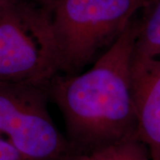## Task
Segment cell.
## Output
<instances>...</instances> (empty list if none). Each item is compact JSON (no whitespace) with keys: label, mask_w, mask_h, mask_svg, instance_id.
Listing matches in <instances>:
<instances>
[{"label":"cell","mask_w":160,"mask_h":160,"mask_svg":"<svg viewBox=\"0 0 160 160\" xmlns=\"http://www.w3.org/2000/svg\"><path fill=\"white\" fill-rule=\"evenodd\" d=\"M136 35L134 19L89 69L57 75L48 86L76 153L137 137L132 79Z\"/></svg>","instance_id":"1"},{"label":"cell","mask_w":160,"mask_h":160,"mask_svg":"<svg viewBox=\"0 0 160 160\" xmlns=\"http://www.w3.org/2000/svg\"><path fill=\"white\" fill-rule=\"evenodd\" d=\"M150 0H39L57 45L61 74L79 73L124 33Z\"/></svg>","instance_id":"2"},{"label":"cell","mask_w":160,"mask_h":160,"mask_svg":"<svg viewBox=\"0 0 160 160\" xmlns=\"http://www.w3.org/2000/svg\"><path fill=\"white\" fill-rule=\"evenodd\" d=\"M61 64L46 10L8 0L0 10V85L48 87Z\"/></svg>","instance_id":"3"},{"label":"cell","mask_w":160,"mask_h":160,"mask_svg":"<svg viewBox=\"0 0 160 160\" xmlns=\"http://www.w3.org/2000/svg\"><path fill=\"white\" fill-rule=\"evenodd\" d=\"M48 87L0 85V134L29 160H66L74 153L47 109Z\"/></svg>","instance_id":"4"},{"label":"cell","mask_w":160,"mask_h":160,"mask_svg":"<svg viewBox=\"0 0 160 160\" xmlns=\"http://www.w3.org/2000/svg\"><path fill=\"white\" fill-rule=\"evenodd\" d=\"M132 99L136 136L152 160H160V58L133 56Z\"/></svg>","instance_id":"5"},{"label":"cell","mask_w":160,"mask_h":160,"mask_svg":"<svg viewBox=\"0 0 160 160\" xmlns=\"http://www.w3.org/2000/svg\"><path fill=\"white\" fill-rule=\"evenodd\" d=\"M134 55L160 58V0H150L137 20Z\"/></svg>","instance_id":"6"},{"label":"cell","mask_w":160,"mask_h":160,"mask_svg":"<svg viewBox=\"0 0 160 160\" xmlns=\"http://www.w3.org/2000/svg\"><path fill=\"white\" fill-rule=\"evenodd\" d=\"M66 160H152L145 144L137 137L123 140L99 149L73 154Z\"/></svg>","instance_id":"7"},{"label":"cell","mask_w":160,"mask_h":160,"mask_svg":"<svg viewBox=\"0 0 160 160\" xmlns=\"http://www.w3.org/2000/svg\"><path fill=\"white\" fill-rule=\"evenodd\" d=\"M0 160H29L9 141L0 136Z\"/></svg>","instance_id":"8"},{"label":"cell","mask_w":160,"mask_h":160,"mask_svg":"<svg viewBox=\"0 0 160 160\" xmlns=\"http://www.w3.org/2000/svg\"><path fill=\"white\" fill-rule=\"evenodd\" d=\"M7 1H8V0H0V10L3 8V6L6 5Z\"/></svg>","instance_id":"9"}]
</instances>
